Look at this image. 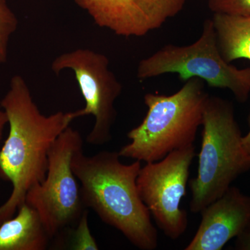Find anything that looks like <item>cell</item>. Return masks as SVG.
Instances as JSON below:
<instances>
[{
    "label": "cell",
    "instance_id": "8992f818",
    "mask_svg": "<svg viewBox=\"0 0 250 250\" xmlns=\"http://www.w3.org/2000/svg\"><path fill=\"white\" fill-rule=\"evenodd\" d=\"M82 148L80 133L68 126L49 151L45 179L26 196L25 202L37 210L51 240L67 236L85 210L80 182L72 168V157Z\"/></svg>",
    "mask_w": 250,
    "mask_h": 250
},
{
    "label": "cell",
    "instance_id": "6da1fadb",
    "mask_svg": "<svg viewBox=\"0 0 250 250\" xmlns=\"http://www.w3.org/2000/svg\"><path fill=\"white\" fill-rule=\"evenodd\" d=\"M0 105L9 125L7 139L0 149V177L13 187L9 199L0 206L1 225L16 214L31 188L45 179L51 148L80 116L78 111L42 114L27 82L18 75L10 81Z\"/></svg>",
    "mask_w": 250,
    "mask_h": 250
},
{
    "label": "cell",
    "instance_id": "277c9868",
    "mask_svg": "<svg viewBox=\"0 0 250 250\" xmlns=\"http://www.w3.org/2000/svg\"><path fill=\"white\" fill-rule=\"evenodd\" d=\"M201 150L196 177L189 182L190 210L199 213L250 169V159L242 145V134L233 104L209 95L202 123Z\"/></svg>",
    "mask_w": 250,
    "mask_h": 250
},
{
    "label": "cell",
    "instance_id": "8fae6325",
    "mask_svg": "<svg viewBox=\"0 0 250 250\" xmlns=\"http://www.w3.org/2000/svg\"><path fill=\"white\" fill-rule=\"evenodd\" d=\"M0 225V250H45L51 240L37 210L27 202Z\"/></svg>",
    "mask_w": 250,
    "mask_h": 250
},
{
    "label": "cell",
    "instance_id": "e0dca14e",
    "mask_svg": "<svg viewBox=\"0 0 250 250\" xmlns=\"http://www.w3.org/2000/svg\"><path fill=\"white\" fill-rule=\"evenodd\" d=\"M249 126L250 129L248 134H247L246 136H242V145H243V149H244L247 155L249 156L250 159V115L249 118Z\"/></svg>",
    "mask_w": 250,
    "mask_h": 250
},
{
    "label": "cell",
    "instance_id": "2e32d148",
    "mask_svg": "<svg viewBox=\"0 0 250 250\" xmlns=\"http://www.w3.org/2000/svg\"><path fill=\"white\" fill-rule=\"evenodd\" d=\"M235 248L239 250H250V223L236 237Z\"/></svg>",
    "mask_w": 250,
    "mask_h": 250
},
{
    "label": "cell",
    "instance_id": "7a4b0ae2",
    "mask_svg": "<svg viewBox=\"0 0 250 250\" xmlns=\"http://www.w3.org/2000/svg\"><path fill=\"white\" fill-rule=\"evenodd\" d=\"M120 158L119 153L110 151L93 156L85 155L83 148L75 152L72 168L80 182L82 202L136 248L156 250L157 231L136 184L141 161L124 164Z\"/></svg>",
    "mask_w": 250,
    "mask_h": 250
},
{
    "label": "cell",
    "instance_id": "9a60e30c",
    "mask_svg": "<svg viewBox=\"0 0 250 250\" xmlns=\"http://www.w3.org/2000/svg\"><path fill=\"white\" fill-rule=\"evenodd\" d=\"M208 6L213 14L231 16H249L250 0H207Z\"/></svg>",
    "mask_w": 250,
    "mask_h": 250
},
{
    "label": "cell",
    "instance_id": "5bb4252c",
    "mask_svg": "<svg viewBox=\"0 0 250 250\" xmlns=\"http://www.w3.org/2000/svg\"><path fill=\"white\" fill-rule=\"evenodd\" d=\"M88 210L85 209L76 226L72 228L67 236H71V249L98 250L99 246L90 233L88 225Z\"/></svg>",
    "mask_w": 250,
    "mask_h": 250
},
{
    "label": "cell",
    "instance_id": "5b68a950",
    "mask_svg": "<svg viewBox=\"0 0 250 250\" xmlns=\"http://www.w3.org/2000/svg\"><path fill=\"white\" fill-rule=\"evenodd\" d=\"M170 73L177 74L184 82L199 78L210 87L229 89L239 103H246L249 98L250 67L238 68L224 60L212 19L206 20L201 36L193 43L168 44L138 65L140 81Z\"/></svg>",
    "mask_w": 250,
    "mask_h": 250
},
{
    "label": "cell",
    "instance_id": "30bf717a",
    "mask_svg": "<svg viewBox=\"0 0 250 250\" xmlns=\"http://www.w3.org/2000/svg\"><path fill=\"white\" fill-rule=\"evenodd\" d=\"M200 213V226L184 250H220L250 223V197L230 187Z\"/></svg>",
    "mask_w": 250,
    "mask_h": 250
},
{
    "label": "cell",
    "instance_id": "ba28073f",
    "mask_svg": "<svg viewBox=\"0 0 250 250\" xmlns=\"http://www.w3.org/2000/svg\"><path fill=\"white\" fill-rule=\"evenodd\" d=\"M108 65L109 61L103 54L83 48L61 54L51 65L57 75L64 70L74 72L85 103L84 108L77 110L79 116L95 118L93 129L86 136V142L93 146L111 141L117 116L114 104L123 91V85Z\"/></svg>",
    "mask_w": 250,
    "mask_h": 250
},
{
    "label": "cell",
    "instance_id": "ac0fdd59",
    "mask_svg": "<svg viewBox=\"0 0 250 250\" xmlns=\"http://www.w3.org/2000/svg\"><path fill=\"white\" fill-rule=\"evenodd\" d=\"M7 124L8 118L6 112L1 107L0 108V142L2 138L3 131H4L5 126ZM0 179H1V177H0Z\"/></svg>",
    "mask_w": 250,
    "mask_h": 250
},
{
    "label": "cell",
    "instance_id": "52a82bcc",
    "mask_svg": "<svg viewBox=\"0 0 250 250\" xmlns=\"http://www.w3.org/2000/svg\"><path fill=\"white\" fill-rule=\"evenodd\" d=\"M195 156L194 144L176 149L160 161L146 163L136 180L143 203L158 228L172 240L178 239L187 229V212L180 203Z\"/></svg>",
    "mask_w": 250,
    "mask_h": 250
},
{
    "label": "cell",
    "instance_id": "4fadbf2b",
    "mask_svg": "<svg viewBox=\"0 0 250 250\" xmlns=\"http://www.w3.org/2000/svg\"><path fill=\"white\" fill-rule=\"evenodd\" d=\"M18 26L16 15L5 0H0V63H5L7 61L9 41Z\"/></svg>",
    "mask_w": 250,
    "mask_h": 250
},
{
    "label": "cell",
    "instance_id": "3957f363",
    "mask_svg": "<svg viewBox=\"0 0 250 250\" xmlns=\"http://www.w3.org/2000/svg\"><path fill=\"white\" fill-rule=\"evenodd\" d=\"M208 97L205 82L199 78L187 81L172 95L146 94L147 114L139 126L128 132L131 142L121 147L119 155L146 164L194 144Z\"/></svg>",
    "mask_w": 250,
    "mask_h": 250
},
{
    "label": "cell",
    "instance_id": "7c38bea8",
    "mask_svg": "<svg viewBox=\"0 0 250 250\" xmlns=\"http://www.w3.org/2000/svg\"><path fill=\"white\" fill-rule=\"evenodd\" d=\"M219 49L225 62L250 61V15L213 14L212 18Z\"/></svg>",
    "mask_w": 250,
    "mask_h": 250
},
{
    "label": "cell",
    "instance_id": "9c48e42d",
    "mask_svg": "<svg viewBox=\"0 0 250 250\" xmlns=\"http://www.w3.org/2000/svg\"><path fill=\"white\" fill-rule=\"evenodd\" d=\"M98 27L123 37H142L183 10L187 0H74Z\"/></svg>",
    "mask_w": 250,
    "mask_h": 250
}]
</instances>
